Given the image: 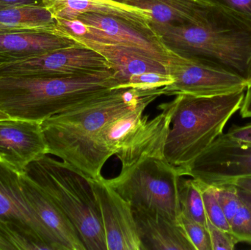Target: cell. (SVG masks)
Listing matches in <instances>:
<instances>
[{
  "label": "cell",
  "mask_w": 251,
  "mask_h": 250,
  "mask_svg": "<svg viewBox=\"0 0 251 250\" xmlns=\"http://www.w3.org/2000/svg\"><path fill=\"white\" fill-rule=\"evenodd\" d=\"M25 173L72 222L86 250H107L101 214L89 176L49 154L31 163Z\"/></svg>",
  "instance_id": "cell-4"
},
{
  "label": "cell",
  "mask_w": 251,
  "mask_h": 250,
  "mask_svg": "<svg viewBox=\"0 0 251 250\" xmlns=\"http://www.w3.org/2000/svg\"><path fill=\"white\" fill-rule=\"evenodd\" d=\"M206 227L209 230L212 250H233L239 243L231 232L219 228L208 220Z\"/></svg>",
  "instance_id": "cell-29"
},
{
  "label": "cell",
  "mask_w": 251,
  "mask_h": 250,
  "mask_svg": "<svg viewBox=\"0 0 251 250\" xmlns=\"http://www.w3.org/2000/svg\"><path fill=\"white\" fill-rule=\"evenodd\" d=\"M174 79L171 74L159 73H144L134 75L122 85L124 88H135L140 90H153L164 88L174 83Z\"/></svg>",
  "instance_id": "cell-25"
},
{
  "label": "cell",
  "mask_w": 251,
  "mask_h": 250,
  "mask_svg": "<svg viewBox=\"0 0 251 250\" xmlns=\"http://www.w3.org/2000/svg\"><path fill=\"white\" fill-rule=\"evenodd\" d=\"M132 211L143 250H196L180 220L157 211Z\"/></svg>",
  "instance_id": "cell-19"
},
{
  "label": "cell",
  "mask_w": 251,
  "mask_h": 250,
  "mask_svg": "<svg viewBox=\"0 0 251 250\" xmlns=\"http://www.w3.org/2000/svg\"><path fill=\"white\" fill-rule=\"evenodd\" d=\"M48 151L41 123L10 117L0 119L1 164L22 174Z\"/></svg>",
  "instance_id": "cell-13"
},
{
  "label": "cell",
  "mask_w": 251,
  "mask_h": 250,
  "mask_svg": "<svg viewBox=\"0 0 251 250\" xmlns=\"http://www.w3.org/2000/svg\"><path fill=\"white\" fill-rule=\"evenodd\" d=\"M101 214L107 250H143L131 205L106 182L103 176L91 178Z\"/></svg>",
  "instance_id": "cell-12"
},
{
  "label": "cell",
  "mask_w": 251,
  "mask_h": 250,
  "mask_svg": "<svg viewBox=\"0 0 251 250\" xmlns=\"http://www.w3.org/2000/svg\"><path fill=\"white\" fill-rule=\"evenodd\" d=\"M56 20L43 5L0 9V27L8 32L38 31L54 34Z\"/></svg>",
  "instance_id": "cell-21"
},
{
  "label": "cell",
  "mask_w": 251,
  "mask_h": 250,
  "mask_svg": "<svg viewBox=\"0 0 251 250\" xmlns=\"http://www.w3.org/2000/svg\"><path fill=\"white\" fill-rule=\"evenodd\" d=\"M180 221L196 250H212L207 227L181 213Z\"/></svg>",
  "instance_id": "cell-27"
},
{
  "label": "cell",
  "mask_w": 251,
  "mask_h": 250,
  "mask_svg": "<svg viewBox=\"0 0 251 250\" xmlns=\"http://www.w3.org/2000/svg\"><path fill=\"white\" fill-rule=\"evenodd\" d=\"M199 183L201 188L205 212L207 220L219 228L231 232L229 224L218 201L216 188L212 185L205 184L200 182Z\"/></svg>",
  "instance_id": "cell-24"
},
{
  "label": "cell",
  "mask_w": 251,
  "mask_h": 250,
  "mask_svg": "<svg viewBox=\"0 0 251 250\" xmlns=\"http://www.w3.org/2000/svg\"><path fill=\"white\" fill-rule=\"evenodd\" d=\"M172 51V50H171ZM174 83L162 88L163 95L212 97L246 91L249 83L237 73L201 57L172 51L168 63Z\"/></svg>",
  "instance_id": "cell-7"
},
{
  "label": "cell",
  "mask_w": 251,
  "mask_h": 250,
  "mask_svg": "<svg viewBox=\"0 0 251 250\" xmlns=\"http://www.w3.org/2000/svg\"><path fill=\"white\" fill-rule=\"evenodd\" d=\"M0 250H14V249L2 236H0Z\"/></svg>",
  "instance_id": "cell-36"
},
{
  "label": "cell",
  "mask_w": 251,
  "mask_h": 250,
  "mask_svg": "<svg viewBox=\"0 0 251 250\" xmlns=\"http://www.w3.org/2000/svg\"><path fill=\"white\" fill-rule=\"evenodd\" d=\"M109 70L111 68L101 54L78 44L24 60L0 63V76H77Z\"/></svg>",
  "instance_id": "cell-9"
},
{
  "label": "cell",
  "mask_w": 251,
  "mask_h": 250,
  "mask_svg": "<svg viewBox=\"0 0 251 250\" xmlns=\"http://www.w3.org/2000/svg\"><path fill=\"white\" fill-rule=\"evenodd\" d=\"M146 10L152 23L202 25L230 22L251 26L248 19L214 0H117Z\"/></svg>",
  "instance_id": "cell-11"
},
{
  "label": "cell",
  "mask_w": 251,
  "mask_h": 250,
  "mask_svg": "<svg viewBox=\"0 0 251 250\" xmlns=\"http://www.w3.org/2000/svg\"><path fill=\"white\" fill-rule=\"evenodd\" d=\"M176 104V96L172 101L159 105L161 112L156 117L149 120V116H143L140 124L115 154L122 162V169L146 159H165V144Z\"/></svg>",
  "instance_id": "cell-14"
},
{
  "label": "cell",
  "mask_w": 251,
  "mask_h": 250,
  "mask_svg": "<svg viewBox=\"0 0 251 250\" xmlns=\"http://www.w3.org/2000/svg\"><path fill=\"white\" fill-rule=\"evenodd\" d=\"M64 37L101 54L116 74L119 82L117 89H121L134 75L144 73L169 74L166 65L130 47L83 35Z\"/></svg>",
  "instance_id": "cell-16"
},
{
  "label": "cell",
  "mask_w": 251,
  "mask_h": 250,
  "mask_svg": "<svg viewBox=\"0 0 251 250\" xmlns=\"http://www.w3.org/2000/svg\"><path fill=\"white\" fill-rule=\"evenodd\" d=\"M229 226L231 233L239 243L246 242L251 245V209L241 200Z\"/></svg>",
  "instance_id": "cell-26"
},
{
  "label": "cell",
  "mask_w": 251,
  "mask_h": 250,
  "mask_svg": "<svg viewBox=\"0 0 251 250\" xmlns=\"http://www.w3.org/2000/svg\"><path fill=\"white\" fill-rule=\"evenodd\" d=\"M54 34L83 35L130 47L168 66L172 51L154 34L108 15L84 13L72 21L56 20Z\"/></svg>",
  "instance_id": "cell-8"
},
{
  "label": "cell",
  "mask_w": 251,
  "mask_h": 250,
  "mask_svg": "<svg viewBox=\"0 0 251 250\" xmlns=\"http://www.w3.org/2000/svg\"><path fill=\"white\" fill-rule=\"evenodd\" d=\"M237 192H238L239 198H240V200L245 204H247L251 209V192L238 187H237Z\"/></svg>",
  "instance_id": "cell-35"
},
{
  "label": "cell",
  "mask_w": 251,
  "mask_h": 250,
  "mask_svg": "<svg viewBox=\"0 0 251 250\" xmlns=\"http://www.w3.org/2000/svg\"><path fill=\"white\" fill-rule=\"evenodd\" d=\"M119 85L112 70L77 76H0V110L10 117L42 123Z\"/></svg>",
  "instance_id": "cell-2"
},
{
  "label": "cell",
  "mask_w": 251,
  "mask_h": 250,
  "mask_svg": "<svg viewBox=\"0 0 251 250\" xmlns=\"http://www.w3.org/2000/svg\"><path fill=\"white\" fill-rule=\"evenodd\" d=\"M4 32H9L8 31L5 30V29H2V28L0 27V34L4 33Z\"/></svg>",
  "instance_id": "cell-37"
},
{
  "label": "cell",
  "mask_w": 251,
  "mask_h": 250,
  "mask_svg": "<svg viewBox=\"0 0 251 250\" xmlns=\"http://www.w3.org/2000/svg\"><path fill=\"white\" fill-rule=\"evenodd\" d=\"M153 33L174 52L225 68L251 87V26L230 22L207 24L152 23Z\"/></svg>",
  "instance_id": "cell-5"
},
{
  "label": "cell",
  "mask_w": 251,
  "mask_h": 250,
  "mask_svg": "<svg viewBox=\"0 0 251 250\" xmlns=\"http://www.w3.org/2000/svg\"><path fill=\"white\" fill-rule=\"evenodd\" d=\"M162 88L113 89L99 94L41 123L49 155L72 164L91 179L101 178L112 157L103 133L108 123L137 107Z\"/></svg>",
  "instance_id": "cell-1"
},
{
  "label": "cell",
  "mask_w": 251,
  "mask_h": 250,
  "mask_svg": "<svg viewBox=\"0 0 251 250\" xmlns=\"http://www.w3.org/2000/svg\"><path fill=\"white\" fill-rule=\"evenodd\" d=\"M224 135L237 142L251 144V123L243 126H231V129Z\"/></svg>",
  "instance_id": "cell-31"
},
{
  "label": "cell",
  "mask_w": 251,
  "mask_h": 250,
  "mask_svg": "<svg viewBox=\"0 0 251 250\" xmlns=\"http://www.w3.org/2000/svg\"><path fill=\"white\" fill-rule=\"evenodd\" d=\"M231 184L235 185L240 189H245L251 192V177L245 178V179H239Z\"/></svg>",
  "instance_id": "cell-34"
},
{
  "label": "cell",
  "mask_w": 251,
  "mask_h": 250,
  "mask_svg": "<svg viewBox=\"0 0 251 250\" xmlns=\"http://www.w3.org/2000/svg\"><path fill=\"white\" fill-rule=\"evenodd\" d=\"M178 195L181 213L206 226L207 217L199 181L194 179H184L181 177L178 186Z\"/></svg>",
  "instance_id": "cell-22"
},
{
  "label": "cell",
  "mask_w": 251,
  "mask_h": 250,
  "mask_svg": "<svg viewBox=\"0 0 251 250\" xmlns=\"http://www.w3.org/2000/svg\"><path fill=\"white\" fill-rule=\"evenodd\" d=\"M0 236L14 250H51L47 244L25 229L0 219Z\"/></svg>",
  "instance_id": "cell-23"
},
{
  "label": "cell",
  "mask_w": 251,
  "mask_h": 250,
  "mask_svg": "<svg viewBox=\"0 0 251 250\" xmlns=\"http://www.w3.org/2000/svg\"><path fill=\"white\" fill-rule=\"evenodd\" d=\"M182 176L179 169L166 160L149 158L122 169L119 176L106 182L131 208L180 220L178 186Z\"/></svg>",
  "instance_id": "cell-6"
},
{
  "label": "cell",
  "mask_w": 251,
  "mask_h": 250,
  "mask_svg": "<svg viewBox=\"0 0 251 250\" xmlns=\"http://www.w3.org/2000/svg\"><path fill=\"white\" fill-rule=\"evenodd\" d=\"M246 91L212 97L176 95L177 104L165 148V159L179 169L194 161L241 108Z\"/></svg>",
  "instance_id": "cell-3"
},
{
  "label": "cell",
  "mask_w": 251,
  "mask_h": 250,
  "mask_svg": "<svg viewBox=\"0 0 251 250\" xmlns=\"http://www.w3.org/2000/svg\"><path fill=\"white\" fill-rule=\"evenodd\" d=\"M179 170L183 176L205 184H231L251 177V144L233 140L223 133L194 161Z\"/></svg>",
  "instance_id": "cell-10"
},
{
  "label": "cell",
  "mask_w": 251,
  "mask_h": 250,
  "mask_svg": "<svg viewBox=\"0 0 251 250\" xmlns=\"http://www.w3.org/2000/svg\"><path fill=\"white\" fill-rule=\"evenodd\" d=\"M29 205L52 239L56 250H86L77 230L50 197L26 174L20 175Z\"/></svg>",
  "instance_id": "cell-15"
},
{
  "label": "cell",
  "mask_w": 251,
  "mask_h": 250,
  "mask_svg": "<svg viewBox=\"0 0 251 250\" xmlns=\"http://www.w3.org/2000/svg\"><path fill=\"white\" fill-rule=\"evenodd\" d=\"M75 44L69 38L50 32H4L0 34V63L24 60Z\"/></svg>",
  "instance_id": "cell-20"
},
{
  "label": "cell",
  "mask_w": 251,
  "mask_h": 250,
  "mask_svg": "<svg viewBox=\"0 0 251 250\" xmlns=\"http://www.w3.org/2000/svg\"><path fill=\"white\" fill-rule=\"evenodd\" d=\"M215 188L218 201L229 224L240 204L237 187L234 184H224L215 186Z\"/></svg>",
  "instance_id": "cell-28"
},
{
  "label": "cell",
  "mask_w": 251,
  "mask_h": 250,
  "mask_svg": "<svg viewBox=\"0 0 251 250\" xmlns=\"http://www.w3.org/2000/svg\"><path fill=\"white\" fill-rule=\"evenodd\" d=\"M233 11L251 19V0H214Z\"/></svg>",
  "instance_id": "cell-30"
},
{
  "label": "cell",
  "mask_w": 251,
  "mask_h": 250,
  "mask_svg": "<svg viewBox=\"0 0 251 250\" xmlns=\"http://www.w3.org/2000/svg\"><path fill=\"white\" fill-rule=\"evenodd\" d=\"M240 111V115L243 118H251V87L246 90Z\"/></svg>",
  "instance_id": "cell-33"
},
{
  "label": "cell",
  "mask_w": 251,
  "mask_h": 250,
  "mask_svg": "<svg viewBox=\"0 0 251 250\" xmlns=\"http://www.w3.org/2000/svg\"><path fill=\"white\" fill-rule=\"evenodd\" d=\"M20 175L0 163V219L25 229L56 250L52 239L25 197Z\"/></svg>",
  "instance_id": "cell-17"
},
{
  "label": "cell",
  "mask_w": 251,
  "mask_h": 250,
  "mask_svg": "<svg viewBox=\"0 0 251 250\" xmlns=\"http://www.w3.org/2000/svg\"><path fill=\"white\" fill-rule=\"evenodd\" d=\"M41 4L55 20L72 21L84 13H100L114 16L137 29L154 34L151 19L146 10L117 0H41Z\"/></svg>",
  "instance_id": "cell-18"
},
{
  "label": "cell",
  "mask_w": 251,
  "mask_h": 250,
  "mask_svg": "<svg viewBox=\"0 0 251 250\" xmlns=\"http://www.w3.org/2000/svg\"><path fill=\"white\" fill-rule=\"evenodd\" d=\"M25 5H42L41 0H0V9Z\"/></svg>",
  "instance_id": "cell-32"
}]
</instances>
